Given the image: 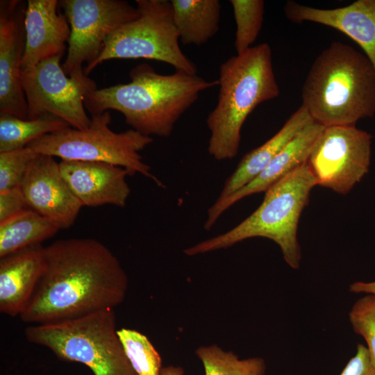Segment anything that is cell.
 I'll return each instance as SVG.
<instances>
[{"instance_id":"3957f363","label":"cell","mask_w":375,"mask_h":375,"mask_svg":"<svg viewBox=\"0 0 375 375\" xmlns=\"http://www.w3.org/2000/svg\"><path fill=\"white\" fill-rule=\"evenodd\" d=\"M301 99L315 122L355 126L375 115V69L364 53L333 41L311 65Z\"/></svg>"},{"instance_id":"277c9868","label":"cell","mask_w":375,"mask_h":375,"mask_svg":"<svg viewBox=\"0 0 375 375\" xmlns=\"http://www.w3.org/2000/svg\"><path fill=\"white\" fill-rule=\"evenodd\" d=\"M217 103L208 114V151L217 160L238 153L242 127L260 103L276 98L279 88L269 44L261 43L230 57L219 67Z\"/></svg>"},{"instance_id":"8992f818","label":"cell","mask_w":375,"mask_h":375,"mask_svg":"<svg viewBox=\"0 0 375 375\" xmlns=\"http://www.w3.org/2000/svg\"><path fill=\"white\" fill-rule=\"evenodd\" d=\"M26 340L49 349L61 360L88 367L94 375H138L117 335L114 309L25 328Z\"/></svg>"},{"instance_id":"603a6c76","label":"cell","mask_w":375,"mask_h":375,"mask_svg":"<svg viewBox=\"0 0 375 375\" xmlns=\"http://www.w3.org/2000/svg\"><path fill=\"white\" fill-rule=\"evenodd\" d=\"M196 354L203 363L205 375H265L267 365L260 357L240 359L232 351L216 344L202 346Z\"/></svg>"},{"instance_id":"30bf717a","label":"cell","mask_w":375,"mask_h":375,"mask_svg":"<svg viewBox=\"0 0 375 375\" xmlns=\"http://www.w3.org/2000/svg\"><path fill=\"white\" fill-rule=\"evenodd\" d=\"M59 3L71 31L62 65L68 76L85 74L83 63L89 66L95 61L107 38L139 15L136 7L123 0H62Z\"/></svg>"},{"instance_id":"5b68a950","label":"cell","mask_w":375,"mask_h":375,"mask_svg":"<svg viewBox=\"0 0 375 375\" xmlns=\"http://www.w3.org/2000/svg\"><path fill=\"white\" fill-rule=\"evenodd\" d=\"M315 185L307 163L302 165L265 191L258 208L240 224L185 249L184 253L188 256L205 253L259 237L278 244L286 263L299 269L301 251L297 239L298 224Z\"/></svg>"},{"instance_id":"6da1fadb","label":"cell","mask_w":375,"mask_h":375,"mask_svg":"<svg viewBox=\"0 0 375 375\" xmlns=\"http://www.w3.org/2000/svg\"><path fill=\"white\" fill-rule=\"evenodd\" d=\"M43 274L24 310L25 323L45 324L107 309L124 299L128 277L115 255L90 238L55 241L44 247Z\"/></svg>"},{"instance_id":"9c48e42d","label":"cell","mask_w":375,"mask_h":375,"mask_svg":"<svg viewBox=\"0 0 375 375\" xmlns=\"http://www.w3.org/2000/svg\"><path fill=\"white\" fill-rule=\"evenodd\" d=\"M58 55L20 72V81L28 107L27 119L54 115L71 127L87 129L91 118L86 114L85 96L97 89L94 80L85 74L68 76Z\"/></svg>"},{"instance_id":"7a4b0ae2","label":"cell","mask_w":375,"mask_h":375,"mask_svg":"<svg viewBox=\"0 0 375 375\" xmlns=\"http://www.w3.org/2000/svg\"><path fill=\"white\" fill-rule=\"evenodd\" d=\"M129 78L128 83L90 92L84 99L85 109L91 115L117 110L133 129L150 137H169L200 93L219 84L217 79L208 81L180 70L160 74L147 63L131 69Z\"/></svg>"},{"instance_id":"e0dca14e","label":"cell","mask_w":375,"mask_h":375,"mask_svg":"<svg viewBox=\"0 0 375 375\" xmlns=\"http://www.w3.org/2000/svg\"><path fill=\"white\" fill-rule=\"evenodd\" d=\"M324 128L315 122L306 126L250 183L224 200L215 201L208 210L204 228L210 230L220 216L236 202L247 196L267 191L286 175L306 163Z\"/></svg>"},{"instance_id":"7c38bea8","label":"cell","mask_w":375,"mask_h":375,"mask_svg":"<svg viewBox=\"0 0 375 375\" xmlns=\"http://www.w3.org/2000/svg\"><path fill=\"white\" fill-rule=\"evenodd\" d=\"M28 206L59 229L72 226L83 207L63 178L54 157L38 153L21 185Z\"/></svg>"},{"instance_id":"52a82bcc","label":"cell","mask_w":375,"mask_h":375,"mask_svg":"<svg viewBox=\"0 0 375 375\" xmlns=\"http://www.w3.org/2000/svg\"><path fill=\"white\" fill-rule=\"evenodd\" d=\"M110 122L108 110L92 115L87 129L70 126L47 134L26 147L61 160L101 162L122 167L131 176L138 173L152 179L159 187L162 186L140 154V151L152 143L153 138L133 128L115 133L109 127Z\"/></svg>"},{"instance_id":"f546056e","label":"cell","mask_w":375,"mask_h":375,"mask_svg":"<svg viewBox=\"0 0 375 375\" xmlns=\"http://www.w3.org/2000/svg\"><path fill=\"white\" fill-rule=\"evenodd\" d=\"M349 291L355 294H370L375 296V281L372 282L356 281L349 285Z\"/></svg>"},{"instance_id":"4316f807","label":"cell","mask_w":375,"mask_h":375,"mask_svg":"<svg viewBox=\"0 0 375 375\" xmlns=\"http://www.w3.org/2000/svg\"><path fill=\"white\" fill-rule=\"evenodd\" d=\"M38 153L28 147L0 152V192L21 187Z\"/></svg>"},{"instance_id":"d6986e66","label":"cell","mask_w":375,"mask_h":375,"mask_svg":"<svg viewBox=\"0 0 375 375\" xmlns=\"http://www.w3.org/2000/svg\"><path fill=\"white\" fill-rule=\"evenodd\" d=\"M314 121L301 106L281 129L262 144L247 153L226 180L215 201H222L254 179L279 152L306 126Z\"/></svg>"},{"instance_id":"7402d4cb","label":"cell","mask_w":375,"mask_h":375,"mask_svg":"<svg viewBox=\"0 0 375 375\" xmlns=\"http://www.w3.org/2000/svg\"><path fill=\"white\" fill-rule=\"evenodd\" d=\"M68 127L70 125L67 122L51 115L24 119L0 113V152L23 149L47 134Z\"/></svg>"},{"instance_id":"ac0fdd59","label":"cell","mask_w":375,"mask_h":375,"mask_svg":"<svg viewBox=\"0 0 375 375\" xmlns=\"http://www.w3.org/2000/svg\"><path fill=\"white\" fill-rule=\"evenodd\" d=\"M44 247L31 245L0 258V312L19 316L43 274Z\"/></svg>"},{"instance_id":"ffe728a7","label":"cell","mask_w":375,"mask_h":375,"mask_svg":"<svg viewBox=\"0 0 375 375\" xmlns=\"http://www.w3.org/2000/svg\"><path fill=\"white\" fill-rule=\"evenodd\" d=\"M173 19L183 45L200 46L219 30L221 3L219 0H171Z\"/></svg>"},{"instance_id":"8fae6325","label":"cell","mask_w":375,"mask_h":375,"mask_svg":"<svg viewBox=\"0 0 375 375\" xmlns=\"http://www.w3.org/2000/svg\"><path fill=\"white\" fill-rule=\"evenodd\" d=\"M372 138L356 126L325 127L306 162L316 185L349 193L369 171Z\"/></svg>"},{"instance_id":"484cf974","label":"cell","mask_w":375,"mask_h":375,"mask_svg":"<svg viewBox=\"0 0 375 375\" xmlns=\"http://www.w3.org/2000/svg\"><path fill=\"white\" fill-rule=\"evenodd\" d=\"M349 319L354 333L365 340L375 368V296L366 294L359 298L351 307Z\"/></svg>"},{"instance_id":"4dcf8cb0","label":"cell","mask_w":375,"mask_h":375,"mask_svg":"<svg viewBox=\"0 0 375 375\" xmlns=\"http://www.w3.org/2000/svg\"><path fill=\"white\" fill-rule=\"evenodd\" d=\"M160 375H184V371L181 367L169 365L163 367Z\"/></svg>"},{"instance_id":"5bb4252c","label":"cell","mask_w":375,"mask_h":375,"mask_svg":"<svg viewBox=\"0 0 375 375\" xmlns=\"http://www.w3.org/2000/svg\"><path fill=\"white\" fill-rule=\"evenodd\" d=\"M61 174L83 206L110 204L124 208L131 190L124 168L101 162L61 160Z\"/></svg>"},{"instance_id":"ba28073f","label":"cell","mask_w":375,"mask_h":375,"mask_svg":"<svg viewBox=\"0 0 375 375\" xmlns=\"http://www.w3.org/2000/svg\"><path fill=\"white\" fill-rule=\"evenodd\" d=\"M138 17L120 26L106 40L95 61L84 68L88 76L111 59H148L163 62L176 70L197 74V68L181 51L171 1L136 0Z\"/></svg>"},{"instance_id":"83f0119b","label":"cell","mask_w":375,"mask_h":375,"mask_svg":"<svg viewBox=\"0 0 375 375\" xmlns=\"http://www.w3.org/2000/svg\"><path fill=\"white\" fill-rule=\"evenodd\" d=\"M30 209L21 187L0 192V224Z\"/></svg>"},{"instance_id":"9a60e30c","label":"cell","mask_w":375,"mask_h":375,"mask_svg":"<svg viewBox=\"0 0 375 375\" xmlns=\"http://www.w3.org/2000/svg\"><path fill=\"white\" fill-rule=\"evenodd\" d=\"M286 18L294 23L314 22L347 35L363 50L375 69V0H357L335 8H318L288 1Z\"/></svg>"},{"instance_id":"cb8c5ba5","label":"cell","mask_w":375,"mask_h":375,"mask_svg":"<svg viewBox=\"0 0 375 375\" xmlns=\"http://www.w3.org/2000/svg\"><path fill=\"white\" fill-rule=\"evenodd\" d=\"M125 354L138 375H160L162 360L148 338L129 328L117 330Z\"/></svg>"},{"instance_id":"4fadbf2b","label":"cell","mask_w":375,"mask_h":375,"mask_svg":"<svg viewBox=\"0 0 375 375\" xmlns=\"http://www.w3.org/2000/svg\"><path fill=\"white\" fill-rule=\"evenodd\" d=\"M26 4L20 0L0 1V113L24 119L28 107L20 66L25 49Z\"/></svg>"},{"instance_id":"f1b7e54d","label":"cell","mask_w":375,"mask_h":375,"mask_svg":"<svg viewBox=\"0 0 375 375\" xmlns=\"http://www.w3.org/2000/svg\"><path fill=\"white\" fill-rule=\"evenodd\" d=\"M340 375H375L366 346L358 343L355 355L348 361Z\"/></svg>"},{"instance_id":"44dd1931","label":"cell","mask_w":375,"mask_h":375,"mask_svg":"<svg viewBox=\"0 0 375 375\" xmlns=\"http://www.w3.org/2000/svg\"><path fill=\"white\" fill-rule=\"evenodd\" d=\"M60 229L31 209L0 224V258L21 249L41 244Z\"/></svg>"},{"instance_id":"2e32d148","label":"cell","mask_w":375,"mask_h":375,"mask_svg":"<svg viewBox=\"0 0 375 375\" xmlns=\"http://www.w3.org/2000/svg\"><path fill=\"white\" fill-rule=\"evenodd\" d=\"M58 0H28L24 18L25 49L21 71L28 70L48 58L64 55L70 37L65 14Z\"/></svg>"},{"instance_id":"d4e9b609","label":"cell","mask_w":375,"mask_h":375,"mask_svg":"<svg viewBox=\"0 0 375 375\" xmlns=\"http://www.w3.org/2000/svg\"><path fill=\"white\" fill-rule=\"evenodd\" d=\"M236 24L234 46L237 54L251 47L256 40L263 22L265 2L262 0H231Z\"/></svg>"}]
</instances>
